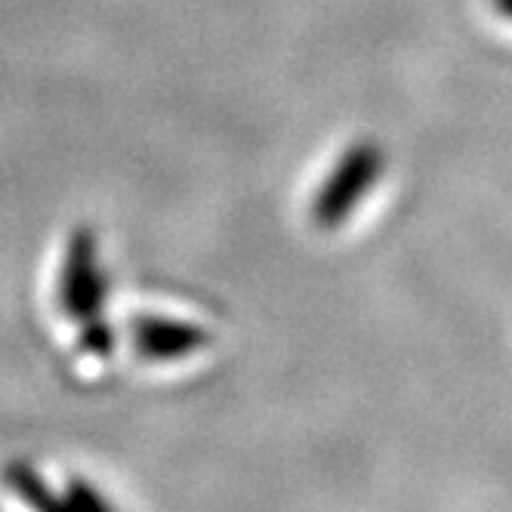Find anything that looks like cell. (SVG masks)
Listing matches in <instances>:
<instances>
[{
  "label": "cell",
  "mask_w": 512,
  "mask_h": 512,
  "mask_svg": "<svg viewBox=\"0 0 512 512\" xmlns=\"http://www.w3.org/2000/svg\"><path fill=\"white\" fill-rule=\"evenodd\" d=\"M383 173V149L374 139L355 142L352 149L337 161L321 182V189L312 201V223L318 229H337L343 226L349 213L364 201V195L371 192V186Z\"/></svg>",
  "instance_id": "obj_1"
},
{
  "label": "cell",
  "mask_w": 512,
  "mask_h": 512,
  "mask_svg": "<svg viewBox=\"0 0 512 512\" xmlns=\"http://www.w3.org/2000/svg\"><path fill=\"white\" fill-rule=\"evenodd\" d=\"M56 300L62 315L71 321L96 318L105 303V275L99 269L96 235L90 229H78L68 241V253L56 281Z\"/></svg>",
  "instance_id": "obj_2"
},
{
  "label": "cell",
  "mask_w": 512,
  "mask_h": 512,
  "mask_svg": "<svg viewBox=\"0 0 512 512\" xmlns=\"http://www.w3.org/2000/svg\"><path fill=\"white\" fill-rule=\"evenodd\" d=\"M210 343L207 331L198 324H182L170 318H139L133 324V346L149 361H170L192 355Z\"/></svg>",
  "instance_id": "obj_3"
},
{
  "label": "cell",
  "mask_w": 512,
  "mask_h": 512,
  "mask_svg": "<svg viewBox=\"0 0 512 512\" xmlns=\"http://www.w3.org/2000/svg\"><path fill=\"white\" fill-rule=\"evenodd\" d=\"M4 485L19 497L25 500L28 506H59V500L47 491V482L41 479V472L34 469L28 460H13L7 469H4Z\"/></svg>",
  "instance_id": "obj_4"
},
{
  "label": "cell",
  "mask_w": 512,
  "mask_h": 512,
  "mask_svg": "<svg viewBox=\"0 0 512 512\" xmlns=\"http://www.w3.org/2000/svg\"><path fill=\"white\" fill-rule=\"evenodd\" d=\"M112 346H115V340H112V331H108V324L99 318H90L81 334V349L90 355H105Z\"/></svg>",
  "instance_id": "obj_5"
},
{
  "label": "cell",
  "mask_w": 512,
  "mask_h": 512,
  "mask_svg": "<svg viewBox=\"0 0 512 512\" xmlns=\"http://www.w3.org/2000/svg\"><path fill=\"white\" fill-rule=\"evenodd\" d=\"M59 506H71V509H87V506H105L102 497H96L84 482H71L68 494L59 500Z\"/></svg>",
  "instance_id": "obj_6"
},
{
  "label": "cell",
  "mask_w": 512,
  "mask_h": 512,
  "mask_svg": "<svg viewBox=\"0 0 512 512\" xmlns=\"http://www.w3.org/2000/svg\"><path fill=\"white\" fill-rule=\"evenodd\" d=\"M491 7H494L506 22H512V0H491Z\"/></svg>",
  "instance_id": "obj_7"
}]
</instances>
